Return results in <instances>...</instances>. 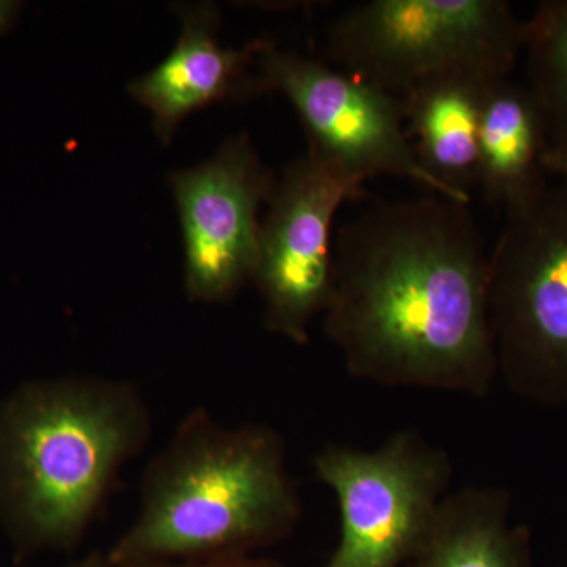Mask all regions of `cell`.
I'll return each mask as SVG.
<instances>
[{
	"instance_id": "cell-12",
	"label": "cell",
	"mask_w": 567,
	"mask_h": 567,
	"mask_svg": "<svg viewBox=\"0 0 567 567\" xmlns=\"http://www.w3.org/2000/svg\"><path fill=\"white\" fill-rule=\"evenodd\" d=\"M492 82L475 76L442 78L401 99L410 142L424 169L468 199L477 186L481 114Z\"/></svg>"
},
{
	"instance_id": "cell-10",
	"label": "cell",
	"mask_w": 567,
	"mask_h": 567,
	"mask_svg": "<svg viewBox=\"0 0 567 567\" xmlns=\"http://www.w3.org/2000/svg\"><path fill=\"white\" fill-rule=\"evenodd\" d=\"M177 11L182 29L174 50L128 85L130 95L151 112L153 130L164 145L193 112L268 92L259 65L267 39L252 40L241 50L224 47L215 3H188Z\"/></svg>"
},
{
	"instance_id": "cell-14",
	"label": "cell",
	"mask_w": 567,
	"mask_h": 567,
	"mask_svg": "<svg viewBox=\"0 0 567 567\" xmlns=\"http://www.w3.org/2000/svg\"><path fill=\"white\" fill-rule=\"evenodd\" d=\"M528 89L546 117L548 141H567V0H546L525 21Z\"/></svg>"
},
{
	"instance_id": "cell-3",
	"label": "cell",
	"mask_w": 567,
	"mask_h": 567,
	"mask_svg": "<svg viewBox=\"0 0 567 567\" xmlns=\"http://www.w3.org/2000/svg\"><path fill=\"white\" fill-rule=\"evenodd\" d=\"M286 450L274 427L192 410L144 470L140 511L107 551L112 565L241 558L289 535L303 507Z\"/></svg>"
},
{
	"instance_id": "cell-15",
	"label": "cell",
	"mask_w": 567,
	"mask_h": 567,
	"mask_svg": "<svg viewBox=\"0 0 567 567\" xmlns=\"http://www.w3.org/2000/svg\"><path fill=\"white\" fill-rule=\"evenodd\" d=\"M544 169L547 175H557L567 181V141H548Z\"/></svg>"
},
{
	"instance_id": "cell-11",
	"label": "cell",
	"mask_w": 567,
	"mask_h": 567,
	"mask_svg": "<svg viewBox=\"0 0 567 567\" xmlns=\"http://www.w3.org/2000/svg\"><path fill=\"white\" fill-rule=\"evenodd\" d=\"M547 145L546 117L528 85L509 78L492 82L480 125L477 186L484 199L509 210L543 192Z\"/></svg>"
},
{
	"instance_id": "cell-2",
	"label": "cell",
	"mask_w": 567,
	"mask_h": 567,
	"mask_svg": "<svg viewBox=\"0 0 567 567\" xmlns=\"http://www.w3.org/2000/svg\"><path fill=\"white\" fill-rule=\"evenodd\" d=\"M152 431L130 380H40L0 401V522L18 550L76 546Z\"/></svg>"
},
{
	"instance_id": "cell-18",
	"label": "cell",
	"mask_w": 567,
	"mask_h": 567,
	"mask_svg": "<svg viewBox=\"0 0 567 567\" xmlns=\"http://www.w3.org/2000/svg\"><path fill=\"white\" fill-rule=\"evenodd\" d=\"M65 567H117L115 565H112V561L110 557H107V554H99V551H95V554L89 555V557H84L81 559H78V561L70 563L69 566Z\"/></svg>"
},
{
	"instance_id": "cell-1",
	"label": "cell",
	"mask_w": 567,
	"mask_h": 567,
	"mask_svg": "<svg viewBox=\"0 0 567 567\" xmlns=\"http://www.w3.org/2000/svg\"><path fill=\"white\" fill-rule=\"evenodd\" d=\"M323 330L354 379L486 398L498 361L488 252L470 205L429 193L346 223Z\"/></svg>"
},
{
	"instance_id": "cell-9",
	"label": "cell",
	"mask_w": 567,
	"mask_h": 567,
	"mask_svg": "<svg viewBox=\"0 0 567 567\" xmlns=\"http://www.w3.org/2000/svg\"><path fill=\"white\" fill-rule=\"evenodd\" d=\"M169 185L181 215L186 293L200 303L230 300L252 279L259 212L274 194V173L248 134H237L208 162L171 174Z\"/></svg>"
},
{
	"instance_id": "cell-6",
	"label": "cell",
	"mask_w": 567,
	"mask_h": 567,
	"mask_svg": "<svg viewBox=\"0 0 567 567\" xmlns=\"http://www.w3.org/2000/svg\"><path fill=\"white\" fill-rule=\"evenodd\" d=\"M315 476L336 496L338 547L323 567H399L412 561L451 494L453 464L413 429L375 450L324 446Z\"/></svg>"
},
{
	"instance_id": "cell-13",
	"label": "cell",
	"mask_w": 567,
	"mask_h": 567,
	"mask_svg": "<svg viewBox=\"0 0 567 567\" xmlns=\"http://www.w3.org/2000/svg\"><path fill=\"white\" fill-rule=\"evenodd\" d=\"M528 529L511 518L505 488L451 492L409 567H533Z\"/></svg>"
},
{
	"instance_id": "cell-5",
	"label": "cell",
	"mask_w": 567,
	"mask_h": 567,
	"mask_svg": "<svg viewBox=\"0 0 567 567\" xmlns=\"http://www.w3.org/2000/svg\"><path fill=\"white\" fill-rule=\"evenodd\" d=\"M488 315L506 386L567 406V181L506 210L488 254Z\"/></svg>"
},
{
	"instance_id": "cell-4",
	"label": "cell",
	"mask_w": 567,
	"mask_h": 567,
	"mask_svg": "<svg viewBox=\"0 0 567 567\" xmlns=\"http://www.w3.org/2000/svg\"><path fill=\"white\" fill-rule=\"evenodd\" d=\"M524 28L505 0H371L333 22L328 58L401 100L442 78L506 80L524 50Z\"/></svg>"
},
{
	"instance_id": "cell-8",
	"label": "cell",
	"mask_w": 567,
	"mask_h": 567,
	"mask_svg": "<svg viewBox=\"0 0 567 567\" xmlns=\"http://www.w3.org/2000/svg\"><path fill=\"white\" fill-rule=\"evenodd\" d=\"M259 65L267 91L286 95L300 115L309 153L365 181L405 178L454 203H472L424 169L404 128L401 100L270 40Z\"/></svg>"
},
{
	"instance_id": "cell-17",
	"label": "cell",
	"mask_w": 567,
	"mask_h": 567,
	"mask_svg": "<svg viewBox=\"0 0 567 567\" xmlns=\"http://www.w3.org/2000/svg\"><path fill=\"white\" fill-rule=\"evenodd\" d=\"M20 9L21 3L10 2V0H0V37L9 31Z\"/></svg>"
},
{
	"instance_id": "cell-7",
	"label": "cell",
	"mask_w": 567,
	"mask_h": 567,
	"mask_svg": "<svg viewBox=\"0 0 567 567\" xmlns=\"http://www.w3.org/2000/svg\"><path fill=\"white\" fill-rule=\"evenodd\" d=\"M365 182L309 152L276 181L251 279L270 333L308 344L309 327L330 300L336 213L364 193Z\"/></svg>"
},
{
	"instance_id": "cell-16",
	"label": "cell",
	"mask_w": 567,
	"mask_h": 567,
	"mask_svg": "<svg viewBox=\"0 0 567 567\" xmlns=\"http://www.w3.org/2000/svg\"><path fill=\"white\" fill-rule=\"evenodd\" d=\"M130 567H276L267 565V563L249 561V559L241 558H227V559H213V561L189 563V565H173V563H153V565H141Z\"/></svg>"
}]
</instances>
